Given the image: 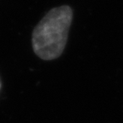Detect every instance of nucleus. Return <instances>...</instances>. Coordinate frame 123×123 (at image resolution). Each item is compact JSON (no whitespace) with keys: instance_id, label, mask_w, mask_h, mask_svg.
<instances>
[{"instance_id":"f03ea898","label":"nucleus","mask_w":123,"mask_h":123,"mask_svg":"<svg viewBox=\"0 0 123 123\" xmlns=\"http://www.w3.org/2000/svg\"><path fill=\"white\" fill-rule=\"evenodd\" d=\"M1 87H2V82H1V79H0V91H1Z\"/></svg>"},{"instance_id":"f257e3e1","label":"nucleus","mask_w":123,"mask_h":123,"mask_svg":"<svg viewBox=\"0 0 123 123\" xmlns=\"http://www.w3.org/2000/svg\"><path fill=\"white\" fill-rule=\"evenodd\" d=\"M73 10L68 5L53 8L34 27L32 45L34 53L44 61L56 59L67 44Z\"/></svg>"}]
</instances>
